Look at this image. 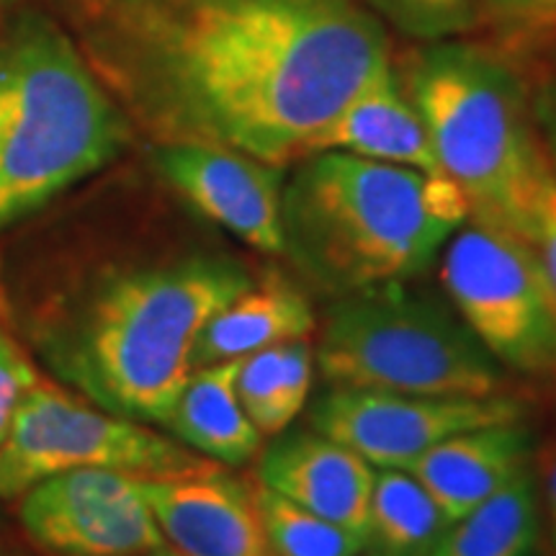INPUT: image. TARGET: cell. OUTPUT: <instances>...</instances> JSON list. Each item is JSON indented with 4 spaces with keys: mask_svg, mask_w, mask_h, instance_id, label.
Returning <instances> with one entry per match:
<instances>
[{
    "mask_svg": "<svg viewBox=\"0 0 556 556\" xmlns=\"http://www.w3.org/2000/svg\"><path fill=\"white\" fill-rule=\"evenodd\" d=\"M160 176L206 219L217 222L248 248L283 255V184L287 168L245 152L197 142L157 144Z\"/></svg>",
    "mask_w": 556,
    "mask_h": 556,
    "instance_id": "obj_11",
    "label": "cell"
},
{
    "mask_svg": "<svg viewBox=\"0 0 556 556\" xmlns=\"http://www.w3.org/2000/svg\"><path fill=\"white\" fill-rule=\"evenodd\" d=\"M546 58H548V70H554V73H556V37H554L552 45H548Z\"/></svg>",
    "mask_w": 556,
    "mask_h": 556,
    "instance_id": "obj_28",
    "label": "cell"
},
{
    "mask_svg": "<svg viewBox=\"0 0 556 556\" xmlns=\"http://www.w3.org/2000/svg\"><path fill=\"white\" fill-rule=\"evenodd\" d=\"M212 458L155 433L144 422L96 409L39 381L21 402L0 443V497H18L70 469H111L137 479H168L204 469Z\"/></svg>",
    "mask_w": 556,
    "mask_h": 556,
    "instance_id": "obj_8",
    "label": "cell"
},
{
    "mask_svg": "<svg viewBox=\"0 0 556 556\" xmlns=\"http://www.w3.org/2000/svg\"><path fill=\"white\" fill-rule=\"evenodd\" d=\"M39 384V374L18 345L0 330V443L11 433L21 402Z\"/></svg>",
    "mask_w": 556,
    "mask_h": 556,
    "instance_id": "obj_24",
    "label": "cell"
},
{
    "mask_svg": "<svg viewBox=\"0 0 556 556\" xmlns=\"http://www.w3.org/2000/svg\"><path fill=\"white\" fill-rule=\"evenodd\" d=\"M253 278L225 255L111 270L47 336V358L111 415L165 426L208 317Z\"/></svg>",
    "mask_w": 556,
    "mask_h": 556,
    "instance_id": "obj_2",
    "label": "cell"
},
{
    "mask_svg": "<svg viewBox=\"0 0 556 556\" xmlns=\"http://www.w3.org/2000/svg\"><path fill=\"white\" fill-rule=\"evenodd\" d=\"M21 526L58 556H144L165 546L142 479L111 469H70L24 492Z\"/></svg>",
    "mask_w": 556,
    "mask_h": 556,
    "instance_id": "obj_10",
    "label": "cell"
},
{
    "mask_svg": "<svg viewBox=\"0 0 556 556\" xmlns=\"http://www.w3.org/2000/svg\"><path fill=\"white\" fill-rule=\"evenodd\" d=\"M315 364L330 387L422 397L505 394L503 368L448 299L409 281L338 296L319 330Z\"/></svg>",
    "mask_w": 556,
    "mask_h": 556,
    "instance_id": "obj_6",
    "label": "cell"
},
{
    "mask_svg": "<svg viewBox=\"0 0 556 556\" xmlns=\"http://www.w3.org/2000/svg\"><path fill=\"white\" fill-rule=\"evenodd\" d=\"M240 364L242 358H235L193 368L165 422L178 443L227 467H242L263 448L261 430L238 397Z\"/></svg>",
    "mask_w": 556,
    "mask_h": 556,
    "instance_id": "obj_17",
    "label": "cell"
},
{
    "mask_svg": "<svg viewBox=\"0 0 556 556\" xmlns=\"http://www.w3.org/2000/svg\"><path fill=\"white\" fill-rule=\"evenodd\" d=\"M296 163L283 184V255L336 299L413 281L469 222L467 197L451 178L348 152Z\"/></svg>",
    "mask_w": 556,
    "mask_h": 556,
    "instance_id": "obj_3",
    "label": "cell"
},
{
    "mask_svg": "<svg viewBox=\"0 0 556 556\" xmlns=\"http://www.w3.org/2000/svg\"><path fill=\"white\" fill-rule=\"evenodd\" d=\"M520 415L523 409L507 394L422 397L330 387L312 407L309 426L356 451L374 469H405L451 435L500 422H520Z\"/></svg>",
    "mask_w": 556,
    "mask_h": 556,
    "instance_id": "obj_9",
    "label": "cell"
},
{
    "mask_svg": "<svg viewBox=\"0 0 556 556\" xmlns=\"http://www.w3.org/2000/svg\"><path fill=\"white\" fill-rule=\"evenodd\" d=\"M374 475L366 458L317 430H283L258 464L261 484L366 539Z\"/></svg>",
    "mask_w": 556,
    "mask_h": 556,
    "instance_id": "obj_13",
    "label": "cell"
},
{
    "mask_svg": "<svg viewBox=\"0 0 556 556\" xmlns=\"http://www.w3.org/2000/svg\"><path fill=\"white\" fill-rule=\"evenodd\" d=\"M528 456L531 433L520 422H500L446 438L405 471L426 486L454 523L528 469Z\"/></svg>",
    "mask_w": 556,
    "mask_h": 556,
    "instance_id": "obj_15",
    "label": "cell"
},
{
    "mask_svg": "<svg viewBox=\"0 0 556 556\" xmlns=\"http://www.w3.org/2000/svg\"><path fill=\"white\" fill-rule=\"evenodd\" d=\"M93 60L157 139L289 168L392 65L364 0H86Z\"/></svg>",
    "mask_w": 556,
    "mask_h": 556,
    "instance_id": "obj_1",
    "label": "cell"
},
{
    "mask_svg": "<svg viewBox=\"0 0 556 556\" xmlns=\"http://www.w3.org/2000/svg\"><path fill=\"white\" fill-rule=\"evenodd\" d=\"M155 523L184 556H274L255 505L253 484L217 462L168 479H142Z\"/></svg>",
    "mask_w": 556,
    "mask_h": 556,
    "instance_id": "obj_12",
    "label": "cell"
},
{
    "mask_svg": "<svg viewBox=\"0 0 556 556\" xmlns=\"http://www.w3.org/2000/svg\"><path fill=\"white\" fill-rule=\"evenodd\" d=\"M356 556H389V554H384V552H379V548H374V546H366L364 552L361 554H356Z\"/></svg>",
    "mask_w": 556,
    "mask_h": 556,
    "instance_id": "obj_29",
    "label": "cell"
},
{
    "mask_svg": "<svg viewBox=\"0 0 556 556\" xmlns=\"http://www.w3.org/2000/svg\"><path fill=\"white\" fill-rule=\"evenodd\" d=\"M536 475L541 492H544L548 531H552V541L556 546V441H548L541 446L536 456Z\"/></svg>",
    "mask_w": 556,
    "mask_h": 556,
    "instance_id": "obj_27",
    "label": "cell"
},
{
    "mask_svg": "<svg viewBox=\"0 0 556 556\" xmlns=\"http://www.w3.org/2000/svg\"><path fill=\"white\" fill-rule=\"evenodd\" d=\"M253 495L274 556H356L368 546L366 536L315 516L266 484L255 482Z\"/></svg>",
    "mask_w": 556,
    "mask_h": 556,
    "instance_id": "obj_21",
    "label": "cell"
},
{
    "mask_svg": "<svg viewBox=\"0 0 556 556\" xmlns=\"http://www.w3.org/2000/svg\"><path fill=\"white\" fill-rule=\"evenodd\" d=\"M448 518L405 469H377L368 503V546L389 556H433Z\"/></svg>",
    "mask_w": 556,
    "mask_h": 556,
    "instance_id": "obj_20",
    "label": "cell"
},
{
    "mask_svg": "<svg viewBox=\"0 0 556 556\" xmlns=\"http://www.w3.org/2000/svg\"><path fill=\"white\" fill-rule=\"evenodd\" d=\"M526 245L533 250L544 270L548 287L556 296V173L544 180L541 186L536 206H533L531 229H528Z\"/></svg>",
    "mask_w": 556,
    "mask_h": 556,
    "instance_id": "obj_25",
    "label": "cell"
},
{
    "mask_svg": "<svg viewBox=\"0 0 556 556\" xmlns=\"http://www.w3.org/2000/svg\"><path fill=\"white\" fill-rule=\"evenodd\" d=\"M315 312L287 276L270 270L208 317L193 345V368L253 356L266 348L309 338Z\"/></svg>",
    "mask_w": 556,
    "mask_h": 556,
    "instance_id": "obj_16",
    "label": "cell"
},
{
    "mask_svg": "<svg viewBox=\"0 0 556 556\" xmlns=\"http://www.w3.org/2000/svg\"><path fill=\"white\" fill-rule=\"evenodd\" d=\"M539 495L531 469H523L482 505L448 523L433 556H536Z\"/></svg>",
    "mask_w": 556,
    "mask_h": 556,
    "instance_id": "obj_18",
    "label": "cell"
},
{
    "mask_svg": "<svg viewBox=\"0 0 556 556\" xmlns=\"http://www.w3.org/2000/svg\"><path fill=\"white\" fill-rule=\"evenodd\" d=\"M315 152H348L377 163L422 170L428 176H443L426 124L407 99L394 65L379 70L319 129L307 155Z\"/></svg>",
    "mask_w": 556,
    "mask_h": 556,
    "instance_id": "obj_14",
    "label": "cell"
},
{
    "mask_svg": "<svg viewBox=\"0 0 556 556\" xmlns=\"http://www.w3.org/2000/svg\"><path fill=\"white\" fill-rule=\"evenodd\" d=\"M438 274L451 307L500 366L556 377V296L518 235L469 219L443 245Z\"/></svg>",
    "mask_w": 556,
    "mask_h": 556,
    "instance_id": "obj_7",
    "label": "cell"
},
{
    "mask_svg": "<svg viewBox=\"0 0 556 556\" xmlns=\"http://www.w3.org/2000/svg\"><path fill=\"white\" fill-rule=\"evenodd\" d=\"M381 18V24L397 29L402 37L417 41L458 39L482 26L477 0H364Z\"/></svg>",
    "mask_w": 556,
    "mask_h": 556,
    "instance_id": "obj_22",
    "label": "cell"
},
{
    "mask_svg": "<svg viewBox=\"0 0 556 556\" xmlns=\"http://www.w3.org/2000/svg\"><path fill=\"white\" fill-rule=\"evenodd\" d=\"M482 24L495 31V45L523 60L546 52L556 37V0H477Z\"/></svg>",
    "mask_w": 556,
    "mask_h": 556,
    "instance_id": "obj_23",
    "label": "cell"
},
{
    "mask_svg": "<svg viewBox=\"0 0 556 556\" xmlns=\"http://www.w3.org/2000/svg\"><path fill=\"white\" fill-rule=\"evenodd\" d=\"M531 109L548 163L556 173V73L544 70L531 80Z\"/></svg>",
    "mask_w": 556,
    "mask_h": 556,
    "instance_id": "obj_26",
    "label": "cell"
},
{
    "mask_svg": "<svg viewBox=\"0 0 556 556\" xmlns=\"http://www.w3.org/2000/svg\"><path fill=\"white\" fill-rule=\"evenodd\" d=\"M420 114L443 176L467 197L469 219L528 240L552 163L531 109L523 62L464 37L422 41L392 60Z\"/></svg>",
    "mask_w": 556,
    "mask_h": 556,
    "instance_id": "obj_4",
    "label": "cell"
},
{
    "mask_svg": "<svg viewBox=\"0 0 556 556\" xmlns=\"http://www.w3.org/2000/svg\"><path fill=\"white\" fill-rule=\"evenodd\" d=\"M315 381V348L309 338L245 356L238 371V397L263 438H276L307 407Z\"/></svg>",
    "mask_w": 556,
    "mask_h": 556,
    "instance_id": "obj_19",
    "label": "cell"
},
{
    "mask_svg": "<svg viewBox=\"0 0 556 556\" xmlns=\"http://www.w3.org/2000/svg\"><path fill=\"white\" fill-rule=\"evenodd\" d=\"M127 116L65 34L26 21L0 45V227L101 170Z\"/></svg>",
    "mask_w": 556,
    "mask_h": 556,
    "instance_id": "obj_5",
    "label": "cell"
}]
</instances>
